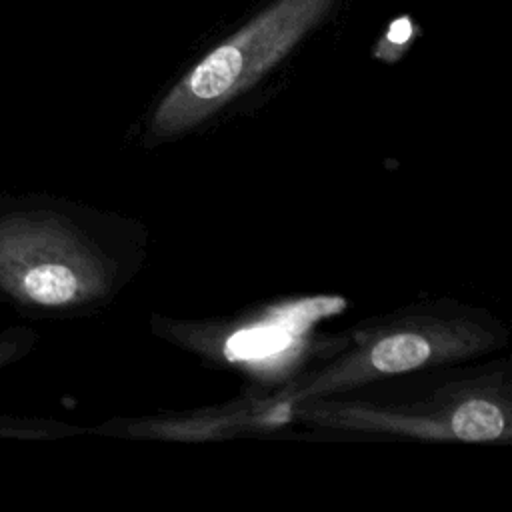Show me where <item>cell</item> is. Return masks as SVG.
I'll list each match as a JSON object with an SVG mask.
<instances>
[{
    "label": "cell",
    "mask_w": 512,
    "mask_h": 512,
    "mask_svg": "<svg viewBox=\"0 0 512 512\" xmlns=\"http://www.w3.org/2000/svg\"><path fill=\"white\" fill-rule=\"evenodd\" d=\"M116 270L92 210L42 192L0 194V302L20 316L86 312L106 300Z\"/></svg>",
    "instance_id": "obj_1"
},
{
    "label": "cell",
    "mask_w": 512,
    "mask_h": 512,
    "mask_svg": "<svg viewBox=\"0 0 512 512\" xmlns=\"http://www.w3.org/2000/svg\"><path fill=\"white\" fill-rule=\"evenodd\" d=\"M340 2L270 0L264 4L166 92L154 110L152 134L176 136L208 120L288 58L334 14Z\"/></svg>",
    "instance_id": "obj_2"
},
{
    "label": "cell",
    "mask_w": 512,
    "mask_h": 512,
    "mask_svg": "<svg viewBox=\"0 0 512 512\" xmlns=\"http://www.w3.org/2000/svg\"><path fill=\"white\" fill-rule=\"evenodd\" d=\"M490 334L464 320H404L400 326L360 338V348L314 378L304 394H322L380 376L438 366L490 344Z\"/></svg>",
    "instance_id": "obj_3"
},
{
    "label": "cell",
    "mask_w": 512,
    "mask_h": 512,
    "mask_svg": "<svg viewBox=\"0 0 512 512\" xmlns=\"http://www.w3.org/2000/svg\"><path fill=\"white\" fill-rule=\"evenodd\" d=\"M288 332L280 326H260L242 334H236L228 348L238 356H256L282 350L288 344Z\"/></svg>",
    "instance_id": "obj_4"
},
{
    "label": "cell",
    "mask_w": 512,
    "mask_h": 512,
    "mask_svg": "<svg viewBox=\"0 0 512 512\" xmlns=\"http://www.w3.org/2000/svg\"><path fill=\"white\" fill-rule=\"evenodd\" d=\"M416 34H418V24L412 20L410 14H402L394 18L388 24L386 32L382 34V38L378 40L374 48V56L384 62L398 60L404 54V50L414 42Z\"/></svg>",
    "instance_id": "obj_5"
},
{
    "label": "cell",
    "mask_w": 512,
    "mask_h": 512,
    "mask_svg": "<svg viewBox=\"0 0 512 512\" xmlns=\"http://www.w3.org/2000/svg\"><path fill=\"white\" fill-rule=\"evenodd\" d=\"M68 434V426L52 422V420H38V418H20L10 414H0V438H56Z\"/></svg>",
    "instance_id": "obj_6"
},
{
    "label": "cell",
    "mask_w": 512,
    "mask_h": 512,
    "mask_svg": "<svg viewBox=\"0 0 512 512\" xmlns=\"http://www.w3.org/2000/svg\"><path fill=\"white\" fill-rule=\"evenodd\" d=\"M38 334L26 326H10L0 330V370L28 356L36 346Z\"/></svg>",
    "instance_id": "obj_7"
}]
</instances>
